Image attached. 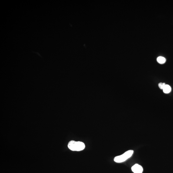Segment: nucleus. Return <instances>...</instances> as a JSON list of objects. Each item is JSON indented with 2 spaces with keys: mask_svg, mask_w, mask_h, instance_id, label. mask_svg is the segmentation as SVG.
I'll use <instances>...</instances> for the list:
<instances>
[{
  "mask_svg": "<svg viewBox=\"0 0 173 173\" xmlns=\"http://www.w3.org/2000/svg\"><path fill=\"white\" fill-rule=\"evenodd\" d=\"M68 148L72 151H80L83 150L85 147L84 143L81 142L71 140L68 145Z\"/></svg>",
  "mask_w": 173,
  "mask_h": 173,
  "instance_id": "f257e3e1",
  "label": "nucleus"
},
{
  "mask_svg": "<svg viewBox=\"0 0 173 173\" xmlns=\"http://www.w3.org/2000/svg\"><path fill=\"white\" fill-rule=\"evenodd\" d=\"M134 153L133 150H128L123 154L116 157L114 159V161L117 163H123L130 158Z\"/></svg>",
  "mask_w": 173,
  "mask_h": 173,
  "instance_id": "f03ea898",
  "label": "nucleus"
},
{
  "mask_svg": "<svg viewBox=\"0 0 173 173\" xmlns=\"http://www.w3.org/2000/svg\"><path fill=\"white\" fill-rule=\"evenodd\" d=\"M132 170L134 173H142L143 169L141 166L136 164L132 167Z\"/></svg>",
  "mask_w": 173,
  "mask_h": 173,
  "instance_id": "7ed1b4c3",
  "label": "nucleus"
},
{
  "mask_svg": "<svg viewBox=\"0 0 173 173\" xmlns=\"http://www.w3.org/2000/svg\"><path fill=\"white\" fill-rule=\"evenodd\" d=\"M164 92L165 93H169L171 91V86L168 85H166L163 89Z\"/></svg>",
  "mask_w": 173,
  "mask_h": 173,
  "instance_id": "20e7f679",
  "label": "nucleus"
},
{
  "mask_svg": "<svg viewBox=\"0 0 173 173\" xmlns=\"http://www.w3.org/2000/svg\"><path fill=\"white\" fill-rule=\"evenodd\" d=\"M157 61L160 63L163 64L166 62V59L164 57H159L157 58Z\"/></svg>",
  "mask_w": 173,
  "mask_h": 173,
  "instance_id": "39448f33",
  "label": "nucleus"
},
{
  "mask_svg": "<svg viewBox=\"0 0 173 173\" xmlns=\"http://www.w3.org/2000/svg\"><path fill=\"white\" fill-rule=\"evenodd\" d=\"M166 85L165 83H160L158 84L159 87L160 89H163Z\"/></svg>",
  "mask_w": 173,
  "mask_h": 173,
  "instance_id": "423d86ee",
  "label": "nucleus"
}]
</instances>
